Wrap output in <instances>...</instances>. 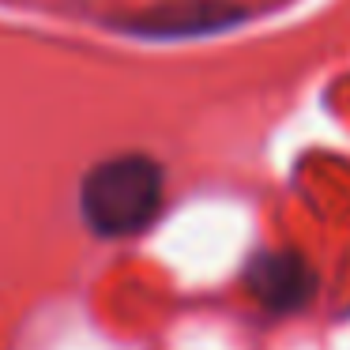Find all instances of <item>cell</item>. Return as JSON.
<instances>
[{"instance_id":"7a4b0ae2","label":"cell","mask_w":350,"mask_h":350,"mask_svg":"<svg viewBox=\"0 0 350 350\" xmlns=\"http://www.w3.org/2000/svg\"><path fill=\"white\" fill-rule=\"evenodd\" d=\"M241 286L264 312L290 317L317 297V271L294 249H260L245 264Z\"/></svg>"},{"instance_id":"3957f363","label":"cell","mask_w":350,"mask_h":350,"mask_svg":"<svg viewBox=\"0 0 350 350\" xmlns=\"http://www.w3.org/2000/svg\"><path fill=\"white\" fill-rule=\"evenodd\" d=\"M245 12L234 8L230 0H170L151 12H139L132 19H113L121 34L136 38H196V34H215L241 23Z\"/></svg>"},{"instance_id":"6da1fadb","label":"cell","mask_w":350,"mask_h":350,"mask_svg":"<svg viewBox=\"0 0 350 350\" xmlns=\"http://www.w3.org/2000/svg\"><path fill=\"white\" fill-rule=\"evenodd\" d=\"M166 204V170L144 151L94 162L79 181V215L87 230L109 241L136 237L154 226Z\"/></svg>"}]
</instances>
